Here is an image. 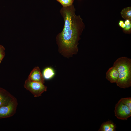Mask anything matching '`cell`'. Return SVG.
I'll return each instance as SVG.
<instances>
[{
    "mask_svg": "<svg viewBox=\"0 0 131 131\" xmlns=\"http://www.w3.org/2000/svg\"><path fill=\"white\" fill-rule=\"evenodd\" d=\"M75 11L73 4L63 7L60 11L64 24L62 31L56 37V41L58 52L67 58L77 53L78 41L85 27L82 19L79 15H76Z\"/></svg>",
    "mask_w": 131,
    "mask_h": 131,
    "instance_id": "1",
    "label": "cell"
},
{
    "mask_svg": "<svg viewBox=\"0 0 131 131\" xmlns=\"http://www.w3.org/2000/svg\"><path fill=\"white\" fill-rule=\"evenodd\" d=\"M113 66L118 70L119 75L117 85L120 88L125 89L131 86V59L126 57L118 58Z\"/></svg>",
    "mask_w": 131,
    "mask_h": 131,
    "instance_id": "2",
    "label": "cell"
},
{
    "mask_svg": "<svg viewBox=\"0 0 131 131\" xmlns=\"http://www.w3.org/2000/svg\"><path fill=\"white\" fill-rule=\"evenodd\" d=\"M24 87L29 91L34 97H38L41 95L47 90V87L43 83L31 81L28 79L25 81L24 85Z\"/></svg>",
    "mask_w": 131,
    "mask_h": 131,
    "instance_id": "3",
    "label": "cell"
},
{
    "mask_svg": "<svg viewBox=\"0 0 131 131\" xmlns=\"http://www.w3.org/2000/svg\"><path fill=\"white\" fill-rule=\"evenodd\" d=\"M114 112L115 116L120 120H127L131 116V111L120 99L115 105Z\"/></svg>",
    "mask_w": 131,
    "mask_h": 131,
    "instance_id": "4",
    "label": "cell"
},
{
    "mask_svg": "<svg viewBox=\"0 0 131 131\" xmlns=\"http://www.w3.org/2000/svg\"><path fill=\"white\" fill-rule=\"evenodd\" d=\"M18 102L16 98L8 104L0 107V118L13 116L16 113Z\"/></svg>",
    "mask_w": 131,
    "mask_h": 131,
    "instance_id": "5",
    "label": "cell"
},
{
    "mask_svg": "<svg viewBox=\"0 0 131 131\" xmlns=\"http://www.w3.org/2000/svg\"><path fill=\"white\" fill-rule=\"evenodd\" d=\"M28 79L32 82L43 84L45 82L44 78L38 66L35 67L33 69L29 75Z\"/></svg>",
    "mask_w": 131,
    "mask_h": 131,
    "instance_id": "6",
    "label": "cell"
},
{
    "mask_svg": "<svg viewBox=\"0 0 131 131\" xmlns=\"http://www.w3.org/2000/svg\"><path fill=\"white\" fill-rule=\"evenodd\" d=\"M15 98L8 92L0 88V107L8 104Z\"/></svg>",
    "mask_w": 131,
    "mask_h": 131,
    "instance_id": "7",
    "label": "cell"
},
{
    "mask_svg": "<svg viewBox=\"0 0 131 131\" xmlns=\"http://www.w3.org/2000/svg\"><path fill=\"white\" fill-rule=\"evenodd\" d=\"M119 72L114 66L110 68L106 74V78L111 83H116L118 80Z\"/></svg>",
    "mask_w": 131,
    "mask_h": 131,
    "instance_id": "8",
    "label": "cell"
},
{
    "mask_svg": "<svg viewBox=\"0 0 131 131\" xmlns=\"http://www.w3.org/2000/svg\"><path fill=\"white\" fill-rule=\"evenodd\" d=\"M116 126L111 121H108L104 122L101 125L99 131H116Z\"/></svg>",
    "mask_w": 131,
    "mask_h": 131,
    "instance_id": "9",
    "label": "cell"
},
{
    "mask_svg": "<svg viewBox=\"0 0 131 131\" xmlns=\"http://www.w3.org/2000/svg\"><path fill=\"white\" fill-rule=\"evenodd\" d=\"M55 74L54 70L51 67H48L44 69L43 75L44 79H49L53 77Z\"/></svg>",
    "mask_w": 131,
    "mask_h": 131,
    "instance_id": "10",
    "label": "cell"
},
{
    "mask_svg": "<svg viewBox=\"0 0 131 131\" xmlns=\"http://www.w3.org/2000/svg\"><path fill=\"white\" fill-rule=\"evenodd\" d=\"M121 16L125 20H131V7H128L123 8L120 12Z\"/></svg>",
    "mask_w": 131,
    "mask_h": 131,
    "instance_id": "11",
    "label": "cell"
},
{
    "mask_svg": "<svg viewBox=\"0 0 131 131\" xmlns=\"http://www.w3.org/2000/svg\"><path fill=\"white\" fill-rule=\"evenodd\" d=\"M60 3L63 7L71 6L73 4L74 0H56Z\"/></svg>",
    "mask_w": 131,
    "mask_h": 131,
    "instance_id": "12",
    "label": "cell"
},
{
    "mask_svg": "<svg viewBox=\"0 0 131 131\" xmlns=\"http://www.w3.org/2000/svg\"><path fill=\"white\" fill-rule=\"evenodd\" d=\"M122 102L131 111V98H122L120 99Z\"/></svg>",
    "mask_w": 131,
    "mask_h": 131,
    "instance_id": "13",
    "label": "cell"
},
{
    "mask_svg": "<svg viewBox=\"0 0 131 131\" xmlns=\"http://www.w3.org/2000/svg\"><path fill=\"white\" fill-rule=\"evenodd\" d=\"M5 50L4 47L0 44V64L5 56Z\"/></svg>",
    "mask_w": 131,
    "mask_h": 131,
    "instance_id": "14",
    "label": "cell"
},
{
    "mask_svg": "<svg viewBox=\"0 0 131 131\" xmlns=\"http://www.w3.org/2000/svg\"><path fill=\"white\" fill-rule=\"evenodd\" d=\"M123 32L126 33H131V23L126 25L125 27L123 29Z\"/></svg>",
    "mask_w": 131,
    "mask_h": 131,
    "instance_id": "15",
    "label": "cell"
},
{
    "mask_svg": "<svg viewBox=\"0 0 131 131\" xmlns=\"http://www.w3.org/2000/svg\"><path fill=\"white\" fill-rule=\"evenodd\" d=\"M118 25L119 26L123 29L126 26V25L124 23V22L122 20H120L119 21Z\"/></svg>",
    "mask_w": 131,
    "mask_h": 131,
    "instance_id": "16",
    "label": "cell"
},
{
    "mask_svg": "<svg viewBox=\"0 0 131 131\" xmlns=\"http://www.w3.org/2000/svg\"><path fill=\"white\" fill-rule=\"evenodd\" d=\"M124 23L126 25H127L131 23V21L130 20L127 19L125 20Z\"/></svg>",
    "mask_w": 131,
    "mask_h": 131,
    "instance_id": "17",
    "label": "cell"
},
{
    "mask_svg": "<svg viewBox=\"0 0 131 131\" xmlns=\"http://www.w3.org/2000/svg\"></svg>",
    "mask_w": 131,
    "mask_h": 131,
    "instance_id": "18",
    "label": "cell"
}]
</instances>
